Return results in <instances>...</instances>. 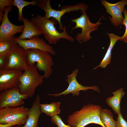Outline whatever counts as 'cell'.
<instances>
[{
  "label": "cell",
  "instance_id": "obj_1",
  "mask_svg": "<svg viewBox=\"0 0 127 127\" xmlns=\"http://www.w3.org/2000/svg\"><path fill=\"white\" fill-rule=\"evenodd\" d=\"M30 20L38 30L44 35L49 44H56L61 38L72 42L74 41V38L67 34L65 25L61 32L57 30L55 25L57 21L53 18L50 19L37 14L35 16L32 17Z\"/></svg>",
  "mask_w": 127,
  "mask_h": 127
},
{
  "label": "cell",
  "instance_id": "obj_2",
  "mask_svg": "<svg viewBox=\"0 0 127 127\" xmlns=\"http://www.w3.org/2000/svg\"><path fill=\"white\" fill-rule=\"evenodd\" d=\"M24 71L20 77L18 87L21 94L31 98L37 87L43 83L44 78L39 74L35 65L27 64Z\"/></svg>",
  "mask_w": 127,
  "mask_h": 127
},
{
  "label": "cell",
  "instance_id": "obj_3",
  "mask_svg": "<svg viewBox=\"0 0 127 127\" xmlns=\"http://www.w3.org/2000/svg\"><path fill=\"white\" fill-rule=\"evenodd\" d=\"M28 64L34 65L39 71L44 72V78H49L53 72L52 67L54 65L52 58L48 52L39 49L26 50Z\"/></svg>",
  "mask_w": 127,
  "mask_h": 127
},
{
  "label": "cell",
  "instance_id": "obj_4",
  "mask_svg": "<svg viewBox=\"0 0 127 127\" xmlns=\"http://www.w3.org/2000/svg\"><path fill=\"white\" fill-rule=\"evenodd\" d=\"M50 2V0H39L36 5L45 12V17L48 19L52 17L57 21L59 24V28L61 30H63L64 28L61 18L66 13L79 10L83 13L86 12L88 8L86 4L81 3L75 5L64 6L61 7V10H56L52 8Z\"/></svg>",
  "mask_w": 127,
  "mask_h": 127
},
{
  "label": "cell",
  "instance_id": "obj_5",
  "mask_svg": "<svg viewBox=\"0 0 127 127\" xmlns=\"http://www.w3.org/2000/svg\"><path fill=\"white\" fill-rule=\"evenodd\" d=\"M29 109L22 106L0 109V123L23 126L28 118Z\"/></svg>",
  "mask_w": 127,
  "mask_h": 127
},
{
  "label": "cell",
  "instance_id": "obj_6",
  "mask_svg": "<svg viewBox=\"0 0 127 127\" xmlns=\"http://www.w3.org/2000/svg\"><path fill=\"white\" fill-rule=\"evenodd\" d=\"M69 20L71 21L72 23H75V26L72 28L71 32L77 28L81 29V32L77 33L75 36L76 39L80 43H81V41L84 43L91 39L92 37L90 36V33L97 30L99 25L101 24L99 21L95 23H91L86 12L82 13L79 17Z\"/></svg>",
  "mask_w": 127,
  "mask_h": 127
},
{
  "label": "cell",
  "instance_id": "obj_7",
  "mask_svg": "<svg viewBox=\"0 0 127 127\" xmlns=\"http://www.w3.org/2000/svg\"><path fill=\"white\" fill-rule=\"evenodd\" d=\"M28 64L26 51L15 41L7 55L5 68L23 71Z\"/></svg>",
  "mask_w": 127,
  "mask_h": 127
},
{
  "label": "cell",
  "instance_id": "obj_8",
  "mask_svg": "<svg viewBox=\"0 0 127 127\" xmlns=\"http://www.w3.org/2000/svg\"><path fill=\"white\" fill-rule=\"evenodd\" d=\"M28 98L27 95L20 93L18 87L3 91L0 94V109L22 106Z\"/></svg>",
  "mask_w": 127,
  "mask_h": 127
},
{
  "label": "cell",
  "instance_id": "obj_9",
  "mask_svg": "<svg viewBox=\"0 0 127 127\" xmlns=\"http://www.w3.org/2000/svg\"><path fill=\"white\" fill-rule=\"evenodd\" d=\"M12 6L5 8L4 17L0 26V41H14L15 35L17 33L22 32L23 31V25H15L8 19V13L12 11Z\"/></svg>",
  "mask_w": 127,
  "mask_h": 127
},
{
  "label": "cell",
  "instance_id": "obj_10",
  "mask_svg": "<svg viewBox=\"0 0 127 127\" xmlns=\"http://www.w3.org/2000/svg\"><path fill=\"white\" fill-rule=\"evenodd\" d=\"M78 72V70L76 69L73 71L71 74L67 75L66 81L69 85L65 91L58 94H47L49 95L57 97L62 95L64 96L71 93L73 96L75 95L79 96L80 91H86L89 89H91L98 92H100V91L98 86L95 85L90 86H83L79 83L76 79Z\"/></svg>",
  "mask_w": 127,
  "mask_h": 127
},
{
  "label": "cell",
  "instance_id": "obj_11",
  "mask_svg": "<svg viewBox=\"0 0 127 127\" xmlns=\"http://www.w3.org/2000/svg\"><path fill=\"white\" fill-rule=\"evenodd\" d=\"M91 107L92 104L89 103L69 115L67 120L68 125L72 127H84L92 123Z\"/></svg>",
  "mask_w": 127,
  "mask_h": 127
},
{
  "label": "cell",
  "instance_id": "obj_12",
  "mask_svg": "<svg viewBox=\"0 0 127 127\" xmlns=\"http://www.w3.org/2000/svg\"><path fill=\"white\" fill-rule=\"evenodd\" d=\"M23 71L4 68L0 69V91L18 87Z\"/></svg>",
  "mask_w": 127,
  "mask_h": 127
},
{
  "label": "cell",
  "instance_id": "obj_13",
  "mask_svg": "<svg viewBox=\"0 0 127 127\" xmlns=\"http://www.w3.org/2000/svg\"><path fill=\"white\" fill-rule=\"evenodd\" d=\"M101 1L107 12L111 16V17H108L111 23L116 27L123 25L124 17L122 12L125 6L127 4V0H122L115 4L110 3L105 0Z\"/></svg>",
  "mask_w": 127,
  "mask_h": 127
},
{
  "label": "cell",
  "instance_id": "obj_14",
  "mask_svg": "<svg viewBox=\"0 0 127 127\" xmlns=\"http://www.w3.org/2000/svg\"><path fill=\"white\" fill-rule=\"evenodd\" d=\"M14 40L26 51L30 49H39L47 51L52 55L56 54L52 46L47 44L43 39L39 36L25 40H21L14 37Z\"/></svg>",
  "mask_w": 127,
  "mask_h": 127
},
{
  "label": "cell",
  "instance_id": "obj_15",
  "mask_svg": "<svg viewBox=\"0 0 127 127\" xmlns=\"http://www.w3.org/2000/svg\"><path fill=\"white\" fill-rule=\"evenodd\" d=\"M40 99L39 94L29 109L28 117L25 123L22 126L15 127H39L38 121L40 116L42 113L40 107Z\"/></svg>",
  "mask_w": 127,
  "mask_h": 127
},
{
  "label": "cell",
  "instance_id": "obj_16",
  "mask_svg": "<svg viewBox=\"0 0 127 127\" xmlns=\"http://www.w3.org/2000/svg\"><path fill=\"white\" fill-rule=\"evenodd\" d=\"M22 21L24 24V28L21 34L17 37L18 39L21 40L29 39L34 37L39 36L42 34L30 20L24 17Z\"/></svg>",
  "mask_w": 127,
  "mask_h": 127
},
{
  "label": "cell",
  "instance_id": "obj_17",
  "mask_svg": "<svg viewBox=\"0 0 127 127\" xmlns=\"http://www.w3.org/2000/svg\"><path fill=\"white\" fill-rule=\"evenodd\" d=\"M113 95L107 98L106 100L107 104L111 107L114 112L118 114L121 113L120 102L125 93L122 88L112 93Z\"/></svg>",
  "mask_w": 127,
  "mask_h": 127
},
{
  "label": "cell",
  "instance_id": "obj_18",
  "mask_svg": "<svg viewBox=\"0 0 127 127\" xmlns=\"http://www.w3.org/2000/svg\"><path fill=\"white\" fill-rule=\"evenodd\" d=\"M110 39V43L106 54L100 64L95 67L93 69L98 67L105 68L111 62V52L112 49L116 42L119 40L120 37L113 33H108Z\"/></svg>",
  "mask_w": 127,
  "mask_h": 127
},
{
  "label": "cell",
  "instance_id": "obj_19",
  "mask_svg": "<svg viewBox=\"0 0 127 127\" xmlns=\"http://www.w3.org/2000/svg\"><path fill=\"white\" fill-rule=\"evenodd\" d=\"M60 102H52L49 104L40 103V107L42 113L51 117L60 114Z\"/></svg>",
  "mask_w": 127,
  "mask_h": 127
},
{
  "label": "cell",
  "instance_id": "obj_20",
  "mask_svg": "<svg viewBox=\"0 0 127 127\" xmlns=\"http://www.w3.org/2000/svg\"><path fill=\"white\" fill-rule=\"evenodd\" d=\"M101 121L105 127H116V122L113 119V115L110 110L101 109L100 113Z\"/></svg>",
  "mask_w": 127,
  "mask_h": 127
},
{
  "label": "cell",
  "instance_id": "obj_21",
  "mask_svg": "<svg viewBox=\"0 0 127 127\" xmlns=\"http://www.w3.org/2000/svg\"><path fill=\"white\" fill-rule=\"evenodd\" d=\"M39 0H32L29 2L23 0H13V5L16 6L18 8L19 14L18 19L19 21H22L24 17L22 15V9L23 8L26 6L32 4L34 6L36 5Z\"/></svg>",
  "mask_w": 127,
  "mask_h": 127
},
{
  "label": "cell",
  "instance_id": "obj_22",
  "mask_svg": "<svg viewBox=\"0 0 127 127\" xmlns=\"http://www.w3.org/2000/svg\"><path fill=\"white\" fill-rule=\"evenodd\" d=\"M14 41H0V56L8 55L10 51Z\"/></svg>",
  "mask_w": 127,
  "mask_h": 127
},
{
  "label": "cell",
  "instance_id": "obj_23",
  "mask_svg": "<svg viewBox=\"0 0 127 127\" xmlns=\"http://www.w3.org/2000/svg\"><path fill=\"white\" fill-rule=\"evenodd\" d=\"M13 0H0V23H1L4 17L5 8L12 6Z\"/></svg>",
  "mask_w": 127,
  "mask_h": 127
},
{
  "label": "cell",
  "instance_id": "obj_24",
  "mask_svg": "<svg viewBox=\"0 0 127 127\" xmlns=\"http://www.w3.org/2000/svg\"><path fill=\"white\" fill-rule=\"evenodd\" d=\"M51 117L52 123L53 124L56 125L58 127H72L68 125H67L65 124L59 115H56Z\"/></svg>",
  "mask_w": 127,
  "mask_h": 127
},
{
  "label": "cell",
  "instance_id": "obj_25",
  "mask_svg": "<svg viewBox=\"0 0 127 127\" xmlns=\"http://www.w3.org/2000/svg\"><path fill=\"white\" fill-rule=\"evenodd\" d=\"M124 16L123 25H125V30L123 36L120 37L119 40L123 41L124 43L127 42V10L125 8L123 12Z\"/></svg>",
  "mask_w": 127,
  "mask_h": 127
},
{
  "label": "cell",
  "instance_id": "obj_26",
  "mask_svg": "<svg viewBox=\"0 0 127 127\" xmlns=\"http://www.w3.org/2000/svg\"><path fill=\"white\" fill-rule=\"evenodd\" d=\"M118 115L116 121V127H127V121L124 119L121 113Z\"/></svg>",
  "mask_w": 127,
  "mask_h": 127
},
{
  "label": "cell",
  "instance_id": "obj_27",
  "mask_svg": "<svg viewBox=\"0 0 127 127\" xmlns=\"http://www.w3.org/2000/svg\"><path fill=\"white\" fill-rule=\"evenodd\" d=\"M7 61V56H0V69L5 68Z\"/></svg>",
  "mask_w": 127,
  "mask_h": 127
},
{
  "label": "cell",
  "instance_id": "obj_28",
  "mask_svg": "<svg viewBox=\"0 0 127 127\" xmlns=\"http://www.w3.org/2000/svg\"><path fill=\"white\" fill-rule=\"evenodd\" d=\"M12 124H3L0 123V127H12L14 126Z\"/></svg>",
  "mask_w": 127,
  "mask_h": 127
},
{
  "label": "cell",
  "instance_id": "obj_29",
  "mask_svg": "<svg viewBox=\"0 0 127 127\" xmlns=\"http://www.w3.org/2000/svg\"><path fill=\"white\" fill-rule=\"evenodd\" d=\"M15 126L16 125L13 126H12V127H15Z\"/></svg>",
  "mask_w": 127,
  "mask_h": 127
},
{
  "label": "cell",
  "instance_id": "obj_30",
  "mask_svg": "<svg viewBox=\"0 0 127 127\" xmlns=\"http://www.w3.org/2000/svg\"><path fill=\"white\" fill-rule=\"evenodd\" d=\"M126 117L127 119V115H126Z\"/></svg>",
  "mask_w": 127,
  "mask_h": 127
}]
</instances>
